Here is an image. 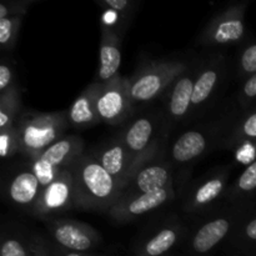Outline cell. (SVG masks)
<instances>
[{
    "mask_svg": "<svg viewBox=\"0 0 256 256\" xmlns=\"http://www.w3.org/2000/svg\"><path fill=\"white\" fill-rule=\"evenodd\" d=\"M70 170L74 179L75 208L110 210L122 198V189L94 154H82Z\"/></svg>",
    "mask_w": 256,
    "mask_h": 256,
    "instance_id": "1",
    "label": "cell"
},
{
    "mask_svg": "<svg viewBox=\"0 0 256 256\" xmlns=\"http://www.w3.org/2000/svg\"><path fill=\"white\" fill-rule=\"evenodd\" d=\"M69 122L64 112H25L15 122L20 152L32 160L59 142Z\"/></svg>",
    "mask_w": 256,
    "mask_h": 256,
    "instance_id": "2",
    "label": "cell"
},
{
    "mask_svg": "<svg viewBox=\"0 0 256 256\" xmlns=\"http://www.w3.org/2000/svg\"><path fill=\"white\" fill-rule=\"evenodd\" d=\"M84 154V142L76 135L62 138L32 162V170L42 189L46 188L62 170L69 169Z\"/></svg>",
    "mask_w": 256,
    "mask_h": 256,
    "instance_id": "3",
    "label": "cell"
},
{
    "mask_svg": "<svg viewBox=\"0 0 256 256\" xmlns=\"http://www.w3.org/2000/svg\"><path fill=\"white\" fill-rule=\"evenodd\" d=\"M184 72L185 65L172 62H158L144 68L129 79L132 102H152Z\"/></svg>",
    "mask_w": 256,
    "mask_h": 256,
    "instance_id": "4",
    "label": "cell"
},
{
    "mask_svg": "<svg viewBox=\"0 0 256 256\" xmlns=\"http://www.w3.org/2000/svg\"><path fill=\"white\" fill-rule=\"evenodd\" d=\"M132 104L129 79L118 75L112 82L102 84L96 99V110L100 122L119 124L128 116Z\"/></svg>",
    "mask_w": 256,
    "mask_h": 256,
    "instance_id": "5",
    "label": "cell"
},
{
    "mask_svg": "<svg viewBox=\"0 0 256 256\" xmlns=\"http://www.w3.org/2000/svg\"><path fill=\"white\" fill-rule=\"evenodd\" d=\"M156 132L155 120L142 116L134 120L122 134V142L134 159V172L142 164L154 159L158 152Z\"/></svg>",
    "mask_w": 256,
    "mask_h": 256,
    "instance_id": "6",
    "label": "cell"
},
{
    "mask_svg": "<svg viewBox=\"0 0 256 256\" xmlns=\"http://www.w3.org/2000/svg\"><path fill=\"white\" fill-rule=\"evenodd\" d=\"M74 206V179L69 168L62 170L46 188L42 189L32 210L38 216H45L54 212H66Z\"/></svg>",
    "mask_w": 256,
    "mask_h": 256,
    "instance_id": "7",
    "label": "cell"
},
{
    "mask_svg": "<svg viewBox=\"0 0 256 256\" xmlns=\"http://www.w3.org/2000/svg\"><path fill=\"white\" fill-rule=\"evenodd\" d=\"M174 198V188L169 186L162 190L129 195L120 198L119 202L110 209V215L118 222H129L146 212L158 209Z\"/></svg>",
    "mask_w": 256,
    "mask_h": 256,
    "instance_id": "8",
    "label": "cell"
},
{
    "mask_svg": "<svg viewBox=\"0 0 256 256\" xmlns=\"http://www.w3.org/2000/svg\"><path fill=\"white\" fill-rule=\"evenodd\" d=\"M244 8L232 6L212 20L202 36L208 45H224L236 42L244 36Z\"/></svg>",
    "mask_w": 256,
    "mask_h": 256,
    "instance_id": "9",
    "label": "cell"
},
{
    "mask_svg": "<svg viewBox=\"0 0 256 256\" xmlns=\"http://www.w3.org/2000/svg\"><path fill=\"white\" fill-rule=\"evenodd\" d=\"M95 156L124 192L134 174V159L125 146L122 135L119 139L112 140L109 144L105 145L99 154H95Z\"/></svg>",
    "mask_w": 256,
    "mask_h": 256,
    "instance_id": "10",
    "label": "cell"
},
{
    "mask_svg": "<svg viewBox=\"0 0 256 256\" xmlns=\"http://www.w3.org/2000/svg\"><path fill=\"white\" fill-rule=\"evenodd\" d=\"M169 186H172V176L169 165L152 159L134 172L122 198L162 190Z\"/></svg>",
    "mask_w": 256,
    "mask_h": 256,
    "instance_id": "11",
    "label": "cell"
},
{
    "mask_svg": "<svg viewBox=\"0 0 256 256\" xmlns=\"http://www.w3.org/2000/svg\"><path fill=\"white\" fill-rule=\"evenodd\" d=\"M52 234L62 246L72 252H88L100 242L99 234L92 228L74 220L54 222L52 224Z\"/></svg>",
    "mask_w": 256,
    "mask_h": 256,
    "instance_id": "12",
    "label": "cell"
},
{
    "mask_svg": "<svg viewBox=\"0 0 256 256\" xmlns=\"http://www.w3.org/2000/svg\"><path fill=\"white\" fill-rule=\"evenodd\" d=\"M100 82H94L75 99L68 112V120L75 128L85 129L100 122V118L96 110V99L99 95Z\"/></svg>",
    "mask_w": 256,
    "mask_h": 256,
    "instance_id": "13",
    "label": "cell"
},
{
    "mask_svg": "<svg viewBox=\"0 0 256 256\" xmlns=\"http://www.w3.org/2000/svg\"><path fill=\"white\" fill-rule=\"evenodd\" d=\"M100 62L98 79L100 84L112 82L118 76V70L122 64L120 39L112 29H102L100 42Z\"/></svg>",
    "mask_w": 256,
    "mask_h": 256,
    "instance_id": "14",
    "label": "cell"
},
{
    "mask_svg": "<svg viewBox=\"0 0 256 256\" xmlns=\"http://www.w3.org/2000/svg\"><path fill=\"white\" fill-rule=\"evenodd\" d=\"M42 192V184L32 169L18 172L10 182L8 195L18 206L34 209Z\"/></svg>",
    "mask_w": 256,
    "mask_h": 256,
    "instance_id": "15",
    "label": "cell"
},
{
    "mask_svg": "<svg viewBox=\"0 0 256 256\" xmlns=\"http://www.w3.org/2000/svg\"><path fill=\"white\" fill-rule=\"evenodd\" d=\"M208 148V138L199 130H189L178 138L172 149V158L179 164H185L202 156Z\"/></svg>",
    "mask_w": 256,
    "mask_h": 256,
    "instance_id": "16",
    "label": "cell"
},
{
    "mask_svg": "<svg viewBox=\"0 0 256 256\" xmlns=\"http://www.w3.org/2000/svg\"><path fill=\"white\" fill-rule=\"evenodd\" d=\"M230 222L224 218H219L212 222H206L199 228L192 239V248L199 254L209 252L214 246H216L229 232Z\"/></svg>",
    "mask_w": 256,
    "mask_h": 256,
    "instance_id": "17",
    "label": "cell"
},
{
    "mask_svg": "<svg viewBox=\"0 0 256 256\" xmlns=\"http://www.w3.org/2000/svg\"><path fill=\"white\" fill-rule=\"evenodd\" d=\"M228 174L222 172V174L214 175L205 180L204 182L199 185L192 194V198L188 200V209L189 212H195L206 208L212 202H214L220 195L224 192L225 186H226Z\"/></svg>",
    "mask_w": 256,
    "mask_h": 256,
    "instance_id": "18",
    "label": "cell"
},
{
    "mask_svg": "<svg viewBox=\"0 0 256 256\" xmlns=\"http://www.w3.org/2000/svg\"><path fill=\"white\" fill-rule=\"evenodd\" d=\"M194 82V78L186 74H182L175 80L169 100V112L174 119H182L192 108Z\"/></svg>",
    "mask_w": 256,
    "mask_h": 256,
    "instance_id": "19",
    "label": "cell"
},
{
    "mask_svg": "<svg viewBox=\"0 0 256 256\" xmlns=\"http://www.w3.org/2000/svg\"><path fill=\"white\" fill-rule=\"evenodd\" d=\"M220 80V68L209 66L195 79L192 92V108H198L208 102Z\"/></svg>",
    "mask_w": 256,
    "mask_h": 256,
    "instance_id": "20",
    "label": "cell"
},
{
    "mask_svg": "<svg viewBox=\"0 0 256 256\" xmlns=\"http://www.w3.org/2000/svg\"><path fill=\"white\" fill-rule=\"evenodd\" d=\"M20 109L19 90L12 88L0 96V130L9 129L15 125Z\"/></svg>",
    "mask_w": 256,
    "mask_h": 256,
    "instance_id": "21",
    "label": "cell"
},
{
    "mask_svg": "<svg viewBox=\"0 0 256 256\" xmlns=\"http://www.w3.org/2000/svg\"><path fill=\"white\" fill-rule=\"evenodd\" d=\"M178 232L174 228H165L155 234L149 242L145 244V254L148 256H160L169 252L178 240Z\"/></svg>",
    "mask_w": 256,
    "mask_h": 256,
    "instance_id": "22",
    "label": "cell"
},
{
    "mask_svg": "<svg viewBox=\"0 0 256 256\" xmlns=\"http://www.w3.org/2000/svg\"><path fill=\"white\" fill-rule=\"evenodd\" d=\"M22 18L20 16H8L0 19V44L4 49H12L16 40L18 32H19Z\"/></svg>",
    "mask_w": 256,
    "mask_h": 256,
    "instance_id": "23",
    "label": "cell"
},
{
    "mask_svg": "<svg viewBox=\"0 0 256 256\" xmlns=\"http://www.w3.org/2000/svg\"><path fill=\"white\" fill-rule=\"evenodd\" d=\"M16 152H20L19 140H18L16 129L15 125L9 129L2 130L0 135V155L4 160L12 156Z\"/></svg>",
    "mask_w": 256,
    "mask_h": 256,
    "instance_id": "24",
    "label": "cell"
},
{
    "mask_svg": "<svg viewBox=\"0 0 256 256\" xmlns=\"http://www.w3.org/2000/svg\"><path fill=\"white\" fill-rule=\"evenodd\" d=\"M235 189L238 192H252L256 189V160L242 172Z\"/></svg>",
    "mask_w": 256,
    "mask_h": 256,
    "instance_id": "25",
    "label": "cell"
},
{
    "mask_svg": "<svg viewBox=\"0 0 256 256\" xmlns=\"http://www.w3.org/2000/svg\"><path fill=\"white\" fill-rule=\"evenodd\" d=\"M240 65L246 74H256V44L244 50L240 58Z\"/></svg>",
    "mask_w": 256,
    "mask_h": 256,
    "instance_id": "26",
    "label": "cell"
},
{
    "mask_svg": "<svg viewBox=\"0 0 256 256\" xmlns=\"http://www.w3.org/2000/svg\"><path fill=\"white\" fill-rule=\"evenodd\" d=\"M2 256H28L22 242L15 239H8L2 242Z\"/></svg>",
    "mask_w": 256,
    "mask_h": 256,
    "instance_id": "27",
    "label": "cell"
},
{
    "mask_svg": "<svg viewBox=\"0 0 256 256\" xmlns=\"http://www.w3.org/2000/svg\"><path fill=\"white\" fill-rule=\"evenodd\" d=\"M238 134L245 139H256V112L249 115L240 125Z\"/></svg>",
    "mask_w": 256,
    "mask_h": 256,
    "instance_id": "28",
    "label": "cell"
},
{
    "mask_svg": "<svg viewBox=\"0 0 256 256\" xmlns=\"http://www.w3.org/2000/svg\"><path fill=\"white\" fill-rule=\"evenodd\" d=\"M12 69L10 65L2 62L0 65V92H5L6 90L12 89Z\"/></svg>",
    "mask_w": 256,
    "mask_h": 256,
    "instance_id": "29",
    "label": "cell"
},
{
    "mask_svg": "<svg viewBox=\"0 0 256 256\" xmlns=\"http://www.w3.org/2000/svg\"><path fill=\"white\" fill-rule=\"evenodd\" d=\"M102 5L118 12H128V9L132 8V2H128V0H105V2H102Z\"/></svg>",
    "mask_w": 256,
    "mask_h": 256,
    "instance_id": "30",
    "label": "cell"
},
{
    "mask_svg": "<svg viewBox=\"0 0 256 256\" xmlns=\"http://www.w3.org/2000/svg\"><path fill=\"white\" fill-rule=\"evenodd\" d=\"M244 95L248 99H252L256 96V74L250 76L244 85Z\"/></svg>",
    "mask_w": 256,
    "mask_h": 256,
    "instance_id": "31",
    "label": "cell"
},
{
    "mask_svg": "<svg viewBox=\"0 0 256 256\" xmlns=\"http://www.w3.org/2000/svg\"><path fill=\"white\" fill-rule=\"evenodd\" d=\"M245 234H246V236L249 238V239L256 240V219L252 220V222L246 225V228H245Z\"/></svg>",
    "mask_w": 256,
    "mask_h": 256,
    "instance_id": "32",
    "label": "cell"
},
{
    "mask_svg": "<svg viewBox=\"0 0 256 256\" xmlns=\"http://www.w3.org/2000/svg\"><path fill=\"white\" fill-rule=\"evenodd\" d=\"M65 256H82V255H80L79 252H69V254H66Z\"/></svg>",
    "mask_w": 256,
    "mask_h": 256,
    "instance_id": "33",
    "label": "cell"
}]
</instances>
